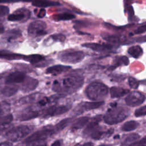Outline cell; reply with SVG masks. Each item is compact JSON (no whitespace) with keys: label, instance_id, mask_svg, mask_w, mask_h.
Wrapping results in <instances>:
<instances>
[{"label":"cell","instance_id":"f546056e","mask_svg":"<svg viewBox=\"0 0 146 146\" xmlns=\"http://www.w3.org/2000/svg\"><path fill=\"white\" fill-rule=\"evenodd\" d=\"M128 53L134 58H139L143 54V50L139 46H133L128 49Z\"/></svg>","mask_w":146,"mask_h":146},{"label":"cell","instance_id":"f6af8a7d","mask_svg":"<svg viewBox=\"0 0 146 146\" xmlns=\"http://www.w3.org/2000/svg\"><path fill=\"white\" fill-rule=\"evenodd\" d=\"M0 146H12V144L10 142H3L0 143Z\"/></svg>","mask_w":146,"mask_h":146},{"label":"cell","instance_id":"d6a6232c","mask_svg":"<svg viewBox=\"0 0 146 146\" xmlns=\"http://www.w3.org/2000/svg\"><path fill=\"white\" fill-rule=\"evenodd\" d=\"M10 105L6 102H0V117L7 115L10 111Z\"/></svg>","mask_w":146,"mask_h":146},{"label":"cell","instance_id":"2e32d148","mask_svg":"<svg viewBox=\"0 0 146 146\" xmlns=\"http://www.w3.org/2000/svg\"><path fill=\"white\" fill-rule=\"evenodd\" d=\"M71 68V67L69 66H65V65H61V64L54 65V66L48 67L46 70V73L56 76L63 72H67L69 71Z\"/></svg>","mask_w":146,"mask_h":146},{"label":"cell","instance_id":"603a6c76","mask_svg":"<svg viewBox=\"0 0 146 146\" xmlns=\"http://www.w3.org/2000/svg\"><path fill=\"white\" fill-rule=\"evenodd\" d=\"M89 120H90V117L88 116H83V117L78 118L72 124L71 129L73 130H77V129L82 128L83 127H84L87 124Z\"/></svg>","mask_w":146,"mask_h":146},{"label":"cell","instance_id":"3957f363","mask_svg":"<svg viewBox=\"0 0 146 146\" xmlns=\"http://www.w3.org/2000/svg\"><path fill=\"white\" fill-rule=\"evenodd\" d=\"M108 93V88L104 83L99 82L91 83L86 88L87 97L93 102H101Z\"/></svg>","mask_w":146,"mask_h":146},{"label":"cell","instance_id":"8fae6325","mask_svg":"<svg viewBox=\"0 0 146 146\" xmlns=\"http://www.w3.org/2000/svg\"><path fill=\"white\" fill-rule=\"evenodd\" d=\"M30 17V11L26 8L18 9L7 17V20L11 22H22L27 21Z\"/></svg>","mask_w":146,"mask_h":146},{"label":"cell","instance_id":"7dc6e473","mask_svg":"<svg viewBox=\"0 0 146 146\" xmlns=\"http://www.w3.org/2000/svg\"><path fill=\"white\" fill-rule=\"evenodd\" d=\"M5 31V29L3 27V26L1 25H0V34H2Z\"/></svg>","mask_w":146,"mask_h":146},{"label":"cell","instance_id":"7c38bea8","mask_svg":"<svg viewBox=\"0 0 146 146\" xmlns=\"http://www.w3.org/2000/svg\"><path fill=\"white\" fill-rule=\"evenodd\" d=\"M39 114L40 113L38 110L30 107L21 112L18 116V119L20 121H26L38 117Z\"/></svg>","mask_w":146,"mask_h":146},{"label":"cell","instance_id":"44dd1931","mask_svg":"<svg viewBox=\"0 0 146 146\" xmlns=\"http://www.w3.org/2000/svg\"><path fill=\"white\" fill-rule=\"evenodd\" d=\"M18 88L14 86H6L0 88V98H8L12 96L17 92Z\"/></svg>","mask_w":146,"mask_h":146},{"label":"cell","instance_id":"30bf717a","mask_svg":"<svg viewBox=\"0 0 146 146\" xmlns=\"http://www.w3.org/2000/svg\"><path fill=\"white\" fill-rule=\"evenodd\" d=\"M71 106L63 105V106H52L47 108L43 111V116L44 117H51L63 114L70 110Z\"/></svg>","mask_w":146,"mask_h":146},{"label":"cell","instance_id":"4316f807","mask_svg":"<svg viewBox=\"0 0 146 146\" xmlns=\"http://www.w3.org/2000/svg\"><path fill=\"white\" fill-rule=\"evenodd\" d=\"M40 94L36 93V94H33L30 95H28L27 96H25L22 98H21L19 102L21 104H29L32 103L34 102L38 98H40L41 96H40Z\"/></svg>","mask_w":146,"mask_h":146},{"label":"cell","instance_id":"7bdbcfd3","mask_svg":"<svg viewBox=\"0 0 146 146\" xmlns=\"http://www.w3.org/2000/svg\"><path fill=\"white\" fill-rule=\"evenodd\" d=\"M75 146H93V144L91 142H88V143H84L83 144H77Z\"/></svg>","mask_w":146,"mask_h":146},{"label":"cell","instance_id":"4dcf8cb0","mask_svg":"<svg viewBox=\"0 0 146 146\" xmlns=\"http://www.w3.org/2000/svg\"><path fill=\"white\" fill-rule=\"evenodd\" d=\"M75 18V15L71 13H62L54 16V19L56 21H68Z\"/></svg>","mask_w":146,"mask_h":146},{"label":"cell","instance_id":"b9f144b4","mask_svg":"<svg viewBox=\"0 0 146 146\" xmlns=\"http://www.w3.org/2000/svg\"><path fill=\"white\" fill-rule=\"evenodd\" d=\"M136 42L138 43H143L146 42V35L138 37L136 39Z\"/></svg>","mask_w":146,"mask_h":146},{"label":"cell","instance_id":"ee69618b","mask_svg":"<svg viewBox=\"0 0 146 146\" xmlns=\"http://www.w3.org/2000/svg\"><path fill=\"white\" fill-rule=\"evenodd\" d=\"M51 146H62L61 145V143L60 141L59 140H56L55 141H54Z\"/></svg>","mask_w":146,"mask_h":146},{"label":"cell","instance_id":"816d5d0a","mask_svg":"<svg viewBox=\"0 0 146 146\" xmlns=\"http://www.w3.org/2000/svg\"><path fill=\"white\" fill-rule=\"evenodd\" d=\"M137 146H145L144 145H137Z\"/></svg>","mask_w":146,"mask_h":146},{"label":"cell","instance_id":"e0dca14e","mask_svg":"<svg viewBox=\"0 0 146 146\" xmlns=\"http://www.w3.org/2000/svg\"><path fill=\"white\" fill-rule=\"evenodd\" d=\"M25 82L22 86V90L23 92H29L33 91L36 88L38 84V81L31 77H27L26 78Z\"/></svg>","mask_w":146,"mask_h":146},{"label":"cell","instance_id":"f5cc1de1","mask_svg":"<svg viewBox=\"0 0 146 146\" xmlns=\"http://www.w3.org/2000/svg\"><path fill=\"white\" fill-rule=\"evenodd\" d=\"M1 78H1V77H0V81H1Z\"/></svg>","mask_w":146,"mask_h":146},{"label":"cell","instance_id":"4fadbf2b","mask_svg":"<svg viewBox=\"0 0 146 146\" xmlns=\"http://www.w3.org/2000/svg\"><path fill=\"white\" fill-rule=\"evenodd\" d=\"M26 78V74L23 72L16 71L9 74L5 78V82L7 84L23 83Z\"/></svg>","mask_w":146,"mask_h":146},{"label":"cell","instance_id":"9c48e42d","mask_svg":"<svg viewBox=\"0 0 146 146\" xmlns=\"http://www.w3.org/2000/svg\"><path fill=\"white\" fill-rule=\"evenodd\" d=\"M145 100V95L139 91H132L125 99V103L130 107H136L143 104Z\"/></svg>","mask_w":146,"mask_h":146},{"label":"cell","instance_id":"681fc988","mask_svg":"<svg viewBox=\"0 0 146 146\" xmlns=\"http://www.w3.org/2000/svg\"><path fill=\"white\" fill-rule=\"evenodd\" d=\"M99 146H109V145H104V144H102V145H100Z\"/></svg>","mask_w":146,"mask_h":146},{"label":"cell","instance_id":"6da1fadb","mask_svg":"<svg viewBox=\"0 0 146 146\" xmlns=\"http://www.w3.org/2000/svg\"><path fill=\"white\" fill-rule=\"evenodd\" d=\"M83 84V76L75 74L65 77L61 80H54L52 89L62 95L71 94L80 89Z\"/></svg>","mask_w":146,"mask_h":146},{"label":"cell","instance_id":"ab89813d","mask_svg":"<svg viewBox=\"0 0 146 146\" xmlns=\"http://www.w3.org/2000/svg\"><path fill=\"white\" fill-rule=\"evenodd\" d=\"M127 11H128V19L129 21H131V20L133 21V17H134V13H133V8L132 7V6H129L127 7Z\"/></svg>","mask_w":146,"mask_h":146},{"label":"cell","instance_id":"5b68a950","mask_svg":"<svg viewBox=\"0 0 146 146\" xmlns=\"http://www.w3.org/2000/svg\"><path fill=\"white\" fill-rule=\"evenodd\" d=\"M32 129L29 125H18L8 131L5 134V137L11 141H18L27 136L32 131Z\"/></svg>","mask_w":146,"mask_h":146},{"label":"cell","instance_id":"83f0119b","mask_svg":"<svg viewBox=\"0 0 146 146\" xmlns=\"http://www.w3.org/2000/svg\"><path fill=\"white\" fill-rule=\"evenodd\" d=\"M140 138L139 134L136 133H133L129 134L122 142V146H130L135 141L137 140Z\"/></svg>","mask_w":146,"mask_h":146},{"label":"cell","instance_id":"8992f818","mask_svg":"<svg viewBox=\"0 0 146 146\" xmlns=\"http://www.w3.org/2000/svg\"><path fill=\"white\" fill-rule=\"evenodd\" d=\"M54 133H55L53 130V127H44L29 136L26 139L25 142L27 144H31L33 143L42 141L47 139Z\"/></svg>","mask_w":146,"mask_h":146},{"label":"cell","instance_id":"d4e9b609","mask_svg":"<svg viewBox=\"0 0 146 146\" xmlns=\"http://www.w3.org/2000/svg\"><path fill=\"white\" fill-rule=\"evenodd\" d=\"M102 37L104 39L111 42H113L115 43H119L122 42V43H124V42H127L125 39L120 35H107L104 34L102 35Z\"/></svg>","mask_w":146,"mask_h":146},{"label":"cell","instance_id":"d6986e66","mask_svg":"<svg viewBox=\"0 0 146 146\" xmlns=\"http://www.w3.org/2000/svg\"><path fill=\"white\" fill-rule=\"evenodd\" d=\"M24 55L14 53L11 51L6 50L0 51V58L8 60H19L21 59H23Z\"/></svg>","mask_w":146,"mask_h":146},{"label":"cell","instance_id":"ffe728a7","mask_svg":"<svg viewBox=\"0 0 146 146\" xmlns=\"http://www.w3.org/2000/svg\"><path fill=\"white\" fill-rule=\"evenodd\" d=\"M23 59L25 61L30 62L32 64H35L36 66L37 64L39 65V64L44 62L45 60V57L40 54H31L29 55H24Z\"/></svg>","mask_w":146,"mask_h":146},{"label":"cell","instance_id":"8d00e7d4","mask_svg":"<svg viewBox=\"0 0 146 146\" xmlns=\"http://www.w3.org/2000/svg\"><path fill=\"white\" fill-rule=\"evenodd\" d=\"M52 100L50 98H47L46 96H43L42 98H40L38 101V104H39L38 106H44L50 103Z\"/></svg>","mask_w":146,"mask_h":146},{"label":"cell","instance_id":"d590c367","mask_svg":"<svg viewBox=\"0 0 146 146\" xmlns=\"http://www.w3.org/2000/svg\"><path fill=\"white\" fill-rule=\"evenodd\" d=\"M135 115L136 117H140L146 115V106L137 109L135 112Z\"/></svg>","mask_w":146,"mask_h":146},{"label":"cell","instance_id":"ba28073f","mask_svg":"<svg viewBox=\"0 0 146 146\" xmlns=\"http://www.w3.org/2000/svg\"><path fill=\"white\" fill-rule=\"evenodd\" d=\"M104 101L101 102H83L78 104L72 111V114L78 115L85 111L98 108L104 104Z\"/></svg>","mask_w":146,"mask_h":146},{"label":"cell","instance_id":"484cf974","mask_svg":"<svg viewBox=\"0 0 146 146\" xmlns=\"http://www.w3.org/2000/svg\"><path fill=\"white\" fill-rule=\"evenodd\" d=\"M71 121V118H66L61 121H60L58 123H57L54 127H53V130L54 133H58L62 130H63L64 128H66Z\"/></svg>","mask_w":146,"mask_h":146},{"label":"cell","instance_id":"5bb4252c","mask_svg":"<svg viewBox=\"0 0 146 146\" xmlns=\"http://www.w3.org/2000/svg\"><path fill=\"white\" fill-rule=\"evenodd\" d=\"M21 33L18 30H12L8 31L2 38V43L6 44H11L15 43L21 36Z\"/></svg>","mask_w":146,"mask_h":146},{"label":"cell","instance_id":"7402d4cb","mask_svg":"<svg viewBox=\"0 0 146 146\" xmlns=\"http://www.w3.org/2000/svg\"><path fill=\"white\" fill-rule=\"evenodd\" d=\"M13 119V116L11 114H8L0 117V135L9 127Z\"/></svg>","mask_w":146,"mask_h":146},{"label":"cell","instance_id":"836d02e7","mask_svg":"<svg viewBox=\"0 0 146 146\" xmlns=\"http://www.w3.org/2000/svg\"><path fill=\"white\" fill-rule=\"evenodd\" d=\"M50 38L54 41L63 42L66 39V36L62 34H55L50 36Z\"/></svg>","mask_w":146,"mask_h":146},{"label":"cell","instance_id":"ac0fdd59","mask_svg":"<svg viewBox=\"0 0 146 146\" xmlns=\"http://www.w3.org/2000/svg\"><path fill=\"white\" fill-rule=\"evenodd\" d=\"M129 90L126 88H123L120 87L113 86L110 88V93L112 98H118L123 97V96L128 94Z\"/></svg>","mask_w":146,"mask_h":146},{"label":"cell","instance_id":"e575fe53","mask_svg":"<svg viewBox=\"0 0 146 146\" xmlns=\"http://www.w3.org/2000/svg\"><path fill=\"white\" fill-rule=\"evenodd\" d=\"M128 84L129 86L133 89L137 88L139 86V82L138 80L133 77H129L128 78Z\"/></svg>","mask_w":146,"mask_h":146},{"label":"cell","instance_id":"f1b7e54d","mask_svg":"<svg viewBox=\"0 0 146 146\" xmlns=\"http://www.w3.org/2000/svg\"><path fill=\"white\" fill-rule=\"evenodd\" d=\"M139 125L138 122L135 120H130L125 122L121 128V129L123 131L129 132L136 129Z\"/></svg>","mask_w":146,"mask_h":146},{"label":"cell","instance_id":"60d3db41","mask_svg":"<svg viewBox=\"0 0 146 146\" xmlns=\"http://www.w3.org/2000/svg\"><path fill=\"white\" fill-rule=\"evenodd\" d=\"M46 12L45 9H44L43 8H42L39 10L38 13L37 14V16L39 18H42L46 15Z\"/></svg>","mask_w":146,"mask_h":146},{"label":"cell","instance_id":"f35d334b","mask_svg":"<svg viewBox=\"0 0 146 146\" xmlns=\"http://www.w3.org/2000/svg\"><path fill=\"white\" fill-rule=\"evenodd\" d=\"M146 31V23L139 27L137 29L134 31L133 34H140Z\"/></svg>","mask_w":146,"mask_h":146},{"label":"cell","instance_id":"f907efd6","mask_svg":"<svg viewBox=\"0 0 146 146\" xmlns=\"http://www.w3.org/2000/svg\"><path fill=\"white\" fill-rule=\"evenodd\" d=\"M39 146H47L46 144H42V145H40Z\"/></svg>","mask_w":146,"mask_h":146},{"label":"cell","instance_id":"52a82bcc","mask_svg":"<svg viewBox=\"0 0 146 146\" xmlns=\"http://www.w3.org/2000/svg\"><path fill=\"white\" fill-rule=\"evenodd\" d=\"M47 25L42 21H35L32 22L29 26L27 32L29 36L37 38L45 35L47 34Z\"/></svg>","mask_w":146,"mask_h":146},{"label":"cell","instance_id":"c3c4849f","mask_svg":"<svg viewBox=\"0 0 146 146\" xmlns=\"http://www.w3.org/2000/svg\"><path fill=\"white\" fill-rule=\"evenodd\" d=\"M119 135H116V136H115V137H114V138H115V139H116V138H119Z\"/></svg>","mask_w":146,"mask_h":146},{"label":"cell","instance_id":"74e56055","mask_svg":"<svg viewBox=\"0 0 146 146\" xmlns=\"http://www.w3.org/2000/svg\"><path fill=\"white\" fill-rule=\"evenodd\" d=\"M9 13V9L6 6L0 5V17L6 15Z\"/></svg>","mask_w":146,"mask_h":146},{"label":"cell","instance_id":"277c9868","mask_svg":"<svg viewBox=\"0 0 146 146\" xmlns=\"http://www.w3.org/2000/svg\"><path fill=\"white\" fill-rule=\"evenodd\" d=\"M85 57V54L82 51L66 50L59 53L58 58L63 63L76 64L81 62Z\"/></svg>","mask_w":146,"mask_h":146},{"label":"cell","instance_id":"7a4b0ae2","mask_svg":"<svg viewBox=\"0 0 146 146\" xmlns=\"http://www.w3.org/2000/svg\"><path fill=\"white\" fill-rule=\"evenodd\" d=\"M104 116V122L110 125L116 124L125 120L129 114V109L125 107L111 105Z\"/></svg>","mask_w":146,"mask_h":146},{"label":"cell","instance_id":"9a60e30c","mask_svg":"<svg viewBox=\"0 0 146 146\" xmlns=\"http://www.w3.org/2000/svg\"><path fill=\"white\" fill-rule=\"evenodd\" d=\"M83 47L90 48L95 51L103 52L106 51H110L112 50L114 47L110 44H99L96 43H85L82 44Z\"/></svg>","mask_w":146,"mask_h":146},{"label":"cell","instance_id":"cb8c5ba5","mask_svg":"<svg viewBox=\"0 0 146 146\" xmlns=\"http://www.w3.org/2000/svg\"><path fill=\"white\" fill-rule=\"evenodd\" d=\"M32 5L38 7H46L54 6H59L60 3L58 2L51 1H35L32 2Z\"/></svg>","mask_w":146,"mask_h":146},{"label":"cell","instance_id":"1f68e13d","mask_svg":"<svg viewBox=\"0 0 146 146\" xmlns=\"http://www.w3.org/2000/svg\"><path fill=\"white\" fill-rule=\"evenodd\" d=\"M129 63L128 58L125 56H121L117 57L113 61V64L111 67L112 69H115V67L124 64L128 65Z\"/></svg>","mask_w":146,"mask_h":146},{"label":"cell","instance_id":"bcb514c9","mask_svg":"<svg viewBox=\"0 0 146 146\" xmlns=\"http://www.w3.org/2000/svg\"><path fill=\"white\" fill-rule=\"evenodd\" d=\"M19 1H0V3H15V2H18Z\"/></svg>","mask_w":146,"mask_h":146}]
</instances>
